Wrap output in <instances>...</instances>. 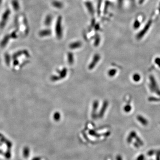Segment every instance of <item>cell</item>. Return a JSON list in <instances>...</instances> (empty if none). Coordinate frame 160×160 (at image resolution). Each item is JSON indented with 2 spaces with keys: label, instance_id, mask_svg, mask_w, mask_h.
I'll return each instance as SVG.
<instances>
[{
  "label": "cell",
  "instance_id": "obj_6",
  "mask_svg": "<svg viewBox=\"0 0 160 160\" xmlns=\"http://www.w3.org/2000/svg\"><path fill=\"white\" fill-rule=\"evenodd\" d=\"M68 62L70 65H72L74 62V55L72 53H69L68 54Z\"/></svg>",
  "mask_w": 160,
  "mask_h": 160
},
{
  "label": "cell",
  "instance_id": "obj_9",
  "mask_svg": "<svg viewBox=\"0 0 160 160\" xmlns=\"http://www.w3.org/2000/svg\"><path fill=\"white\" fill-rule=\"evenodd\" d=\"M53 4L54 7H55L56 8H62V7H63L62 3L60 2H59V1H54L53 3Z\"/></svg>",
  "mask_w": 160,
  "mask_h": 160
},
{
  "label": "cell",
  "instance_id": "obj_1",
  "mask_svg": "<svg viewBox=\"0 0 160 160\" xmlns=\"http://www.w3.org/2000/svg\"><path fill=\"white\" fill-rule=\"evenodd\" d=\"M62 18L59 17L57 21L55 27L56 33L58 39H61L62 37Z\"/></svg>",
  "mask_w": 160,
  "mask_h": 160
},
{
  "label": "cell",
  "instance_id": "obj_17",
  "mask_svg": "<svg viewBox=\"0 0 160 160\" xmlns=\"http://www.w3.org/2000/svg\"><path fill=\"white\" fill-rule=\"evenodd\" d=\"M116 160H122V158H121V157L119 155H118L116 157Z\"/></svg>",
  "mask_w": 160,
  "mask_h": 160
},
{
  "label": "cell",
  "instance_id": "obj_8",
  "mask_svg": "<svg viewBox=\"0 0 160 160\" xmlns=\"http://www.w3.org/2000/svg\"><path fill=\"white\" fill-rule=\"evenodd\" d=\"M53 117L54 120L55 121H59L60 119L61 118V115L60 114V113H59L58 112H56L54 113Z\"/></svg>",
  "mask_w": 160,
  "mask_h": 160
},
{
  "label": "cell",
  "instance_id": "obj_10",
  "mask_svg": "<svg viewBox=\"0 0 160 160\" xmlns=\"http://www.w3.org/2000/svg\"><path fill=\"white\" fill-rule=\"evenodd\" d=\"M50 34H51V31L50 30H45L41 31L40 34L41 36L44 37V36H47L49 35Z\"/></svg>",
  "mask_w": 160,
  "mask_h": 160
},
{
  "label": "cell",
  "instance_id": "obj_3",
  "mask_svg": "<svg viewBox=\"0 0 160 160\" xmlns=\"http://www.w3.org/2000/svg\"><path fill=\"white\" fill-rule=\"evenodd\" d=\"M108 105H109V103H108V101H105L103 104L102 106V107L101 109V110H100V112H99V117L100 118H102L103 116L105 114V112L106 111V110L107 108H108Z\"/></svg>",
  "mask_w": 160,
  "mask_h": 160
},
{
  "label": "cell",
  "instance_id": "obj_15",
  "mask_svg": "<svg viewBox=\"0 0 160 160\" xmlns=\"http://www.w3.org/2000/svg\"><path fill=\"white\" fill-rule=\"evenodd\" d=\"M130 109H131V107L129 105H126L124 108V110L125 112H127L130 111Z\"/></svg>",
  "mask_w": 160,
  "mask_h": 160
},
{
  "label": "cell",
  "instance_id": "obj_16",
  "mask_svg": "<svg viewBox=\"0 0 160 160\" xmlns=\"http://www.w3.org/2000/svg\"><path fill=\"white\" fill-rule=\"evenodd\" d=\"M100 41V38L98 37V38L96 40V41H95V45L98 46V45Z\"/></svg>",
  "mask_w": 160,
  "mask_h": 160
},
{
  "label": "cell",
  "instance_id": "obj_4",
  "mask_svg": "<svg viewBox=\"0 0 160 160\" xmlns=\"http://www.w3.org/2000/svg\"><path fill=\"white\" fill-rule=\"evenodd\" d=\"M99 103L98 101H95L93 103V110H92V118H95L96 116V113L97 111V109L98 107Z\"/></svg>",
  "mask_w": 160,
  "mask_h": 160
},
{
  "label": "cell",
  "instance_id": "obj_5",
  "mask_svg": "<svg viewBox=\"0 0 160 160\" xmlns=\"http://www.w3.org/2000/svg\"><path fill=\"white\" fill-rule=\"evenodd\" d=\"M82 44L80 41H76L70 44L69 47L70 49H76L80 48L82 46Z\"/></svg>",
  "mask_w": 160,
  "mask_h": 160
},
{
  "label": "cell",
  "instance_id": "obj_12",
  "mask_svg": "<svg viewBox=\"0 0 160 160\" xmlns=\"http://www.w3.org/2000/svg\"><path fill=\"white\" fill-rule=\"evenodd\" d=\"M52 21V17L50 16H47L46 20H45V23L47 25H49L50 24V23H51Z\"/></svg>",
  "mask_w": 160,
  "mask_h": 160
},
{
  "label": "cell",
  "instance_id": "obj_7",
  "mask_svg": "<svg viewBox=\"0 0 160 160\" xmlns=\"http://www.w3.org/2000/svg\"><path fill=\"white\" fill-rule=\"evenodd\" d=\"M67 70L66 68H64L60 72V76L59 77L60 79H62L63 78H65L67 75Z\"/></svg>",
  "mask_w": 160,
  "mask_h": 160
},
{
  "label": "cell",
  "instance_id": "obj_11",
  "mask_svg": "<svg viewBox=\"0 0 160 160\" xmlns=\"http://www.w3.org/2000/svg\"><path fill=\"white\" fill-rule=\"evenodd\" d=\"M117 73V70L116 69H111V70H109L108 72V75L110 77H113V76H114L115 74H116Z\"/></svg>",
  "mask_w": 160,
  "mask_h": 160
},
{
  "label": "cell",
  "instance_id": "obj_14",
  "mask_svg": "<svg viewBox=\"0 0 160 160\" xmlns=\"http://www.w3.org/2000/svg\"><path fill=\"white\" fill-rule=\"evenodd\" d=\"M51 79L52 81H53V82L57 81H58V80H60L59 76H53L51 78Z\"/></svg>",
  "mask_w": 160,
  "mask_h": 160
},
{
  "label": "cell",
  "instance_id": "obj_2",
  "mask_svg": "<svg viewBox=\"0 0 160 160\" xmlns=\"http://www.w3.org/2000/svg\"><path fill=\"white\" fill-rule=\"evenodd\" d=\"M101 59V56L98 54H95L94 58L93 59V60L92 62H91L88 68L90 70H93L95 67V66L97 64V63L98 62L99 60Z\"/></svg>",
  "mask_w": 160,
  "mask_h": 160
},
{
  "label": "cell",
  "instance_id": "obj_13",
  "mask_svg": "<svg viewBox=\"0 0 160 160\" xmlns=\"http://www.w3.org/2000/svg\"><path fill=\"white\" fill-rule=\"evenodd\" d=\"M86 6H87V8H88L89 10L91 12H93V7H92V4H91V3H86Z\"/></svg>",
  "mask_w": 160,
  "mask_h": 160
}]
</instances>
